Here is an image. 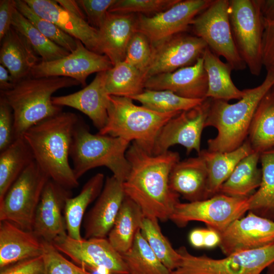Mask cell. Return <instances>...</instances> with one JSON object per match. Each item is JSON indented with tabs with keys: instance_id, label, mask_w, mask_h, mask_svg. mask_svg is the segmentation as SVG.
<instances>
[{
	"instance_id": "obj_1",
	"label": "cell",
	"mask_w": 274,
	"mask_h": 274,
	"mask_svg": "<svg viewBox=\"0 0 274 274\" xmlns=\"http://www.w3.org/2000/svg\"><path fill=\"white\" fill-rule=\"evenodd\" d=\"M126 156L130 170L123 182L125 195L139 206L145 217L169 220L180 202V196L169 186L170 170L180 161L179 153L168 150L154 155L132 142Z\"/></svg>"
},
{
	"instance_id": "obj_2",
	"label": "cell",
	"mask_w": 274,
	"mask_h": 274,
	"mask_svg": "<svg viewBox=\"0 0 274 274\" xmlns=\"http://www.w3.org/2000/svg\"><path fill=\"white\" fill-rule=\"evenodd\" d=\"M79 118L75 113L61 111L30 127L23 135L41 168L50 179L70 190L79 185L68 157Z\"/></svg>"
},
{
	"instance_id": "obj_3",
	"label": "cell",
	"mask_w": 274,
	"mask_h": 274,
	"mask_svg": "<svg viewBox=\"0 0 274 274\" xmlns=\"http://www.w3.org/2000/svg\"><path fill=\"white\" fill-rule=\"evenodd\" d=\"M265 78L259 86L245 89V95L237 102L211 99L206 127L217 130V135L208 140L210 151L229 152L246 141L252 120L262 98L274 85V67L266 69Z\"/></svg>"
},
{
	"instance_id": "obj_4",
	"label": "cell",
	"mask_w": 274,
	"mask_h": 274,
	"mask_svg": "<svg viewBox=\"0 0 274 274\" xmlns=\"http://www.w3.org/2000/svg\"><path fill=\"white\" fill-rule=\"evenodd\" d=\"M80 84L67 77L29 76L11 89L1 92L13 110L15 139L23 136L30 127L61 112V107L52 102L55 92Z\"/></svg>"
},
{
	"instance_id": "obj_5",
	"label": "cell",
	"mask_w": 274,
	"mask_h": 274,
	"mask_svg": "<svg viewBox=\"0 0 274 274\" xmlns=\"http://www.w3.org/2000/svg\"><path fill=\"white\" fill-rule=\"evenodd\" d=\"M130 144L120 138L91 133L88 125L79 118L74 130L70 153L75 177L78 180L88 170L105 166L124 182L130 170L126 156Z\"/></svg>"
},
{
	"instance_id": "obj_6",
	"label": "cell",
	"mask_w": 274,
	"mask_h": 274,
	"mask_svg": "<svg viewBox=\"0 0 274 274\" xmlns=\"http://www.w3.org/2000/svg\"><path fill=\"white\" fill-rule=\"evenodd\" d=\"M108 119L98 133L135 142L152 154L162 127L180 112L161 113L133 102L128 97L109 95Z\"/></svg>"
},
{
	"instance_id": "obj_7",
	"label": "cell",
	"mask_w": 274,
	"mask_h": 274,
	"mask_svg": "<svg viewBox=\"0 0 274 274\" xmlns=\"http://www.w3.org/2000/svg\"><path fill=\"white\" fill-rule=\"evenodd\" d=\"M177 250L180 255L179 264L170 274H260L274 262V242L221 259L192 255L184 246Z\"/></svg>"
},
{
	"instance_id": "obj_8",
	"label": "cell",
	"mask_w": 274,
	"mask_h": 274,
	"mask_svg": "<svg viewBox=\"0 0 274 274\" xmlns=\"http://www.w3.org/2000/svg\"><path fill=\"white\" fill-rule=\"evenodd\" d=\"M229 18L239 54L251 74L259 76L264 26L258 0H229Z\"/></svg>"
},
{
	"instance_id": "obj_9",
	"label": "cell",
	"mask_w": 274,
	"mask_h": 274,
	"mask_svg": "<svg viewBox=\"0 0 274 274\" xmlns=\"http://www.w3.org/2000/svg\"><path fill=\"white\" fill-rule=\"evenodd\" d=\"M49 179L34 160L0 202V221H8L24 230L32 231L35 212Z\"/></svg>"
},
{
	"instance_id": "obj_10",
	"label": "cell",
	"mask_w": 274,
	"mask_h": 274,
	"mask_svg": "<svg viewBox=\"0 0 274 274\" xmlns=\"http://www.w3.org/2000/svg\"><path fill=\"white\" fill-rule=\"evenodd\" d=\"M190 28L194 35L203 40L213 53L225 59L233 70L242 71L247 67L232 34L229 0H213L195 17Z\"/></svg>"
},
{
	"instance_id": "obj_11",
	"label": "cell",
	"mask_w": 274,
	"mask_h": 274,
	"mask_svg": "<svg viewBox=\"0 0 274 274\" xmlns=\"http://www.w3.org/2000/svg\"><path fill=\"white\" fill-rule=\"evenodd\" d=\"M249 211L248 197L218 193L201 200L179 202L169 220L179 227H184L191 221L202 222L221 233Z\"/></svg>"
},
{
	"instance_id": "obj_12",
	"label": "cell",
	"mask_w": 274,
	"mask_h": 274,
	"mask_svg": "<svg viewBox=\"0 0 274 274\" xmlns=\"http://www.w3.org/2000/svg\"><path fill=\"white\" fill-rule=\"evenodd\" d=\"M52 243L60 253L86 269L98 274H129L121 254L108 238L77 240L66 233L57 237Z\"/></svg>"
},
{
	"instance_id": "obj_13",
	"label": "cell",
	"mask_w": 274,
	"mask_h": 274,
	"mask_svg": "<svg viewBox=\"0 0 274 274\" xmlns=\"http://www.w3.org/2000/svg\"><path fill=\"white\" fill-rule=\"evenodd\" d=\"M211 100L206 98L200 105L181 112L168 120L158 133L152 154H160L168 151L170 147L180 145L185 148L187 154L193 150L199 154Z\"/></svg>"
},
{
	"instance_id": "obj_14",
	"label": "cell",
	"mask_w": 274,
	"mask_h": 274,
	"mask_svg": "<svg viewBox=\"0 0 274 274\" xmlns=\"http://www.w3.org/2000/svg\"><path fill=\"white\" fill-rule=\"evenodd\" d=\"M213 0H179L168 9L154 15L139 14L136 31L145 35L151 46L177 34L186 32L199 13Z\"/></svg>"
},
{
	"instance_id": "obj_15",
	"label": "cell",
	"mask_w": 274,
	"mask_h": 274,
	"mask_svg": "<svg viewBox=\"0 0 274 274\" xmlns=\"http://www.w3.org/2000/svg\"><path fill=\"white\" fill-rule=\"evenodd\" d=\"M207 47L203 40L186 32L152 46L150 62L144 73L145 79L193 65L202 57Z\"/></svg>"
},
{
	"instance_id": "obj_16",
	"label": "cell",
	"mask_w": 274,
	"mask_h": 274,
	"mask_svg": "<svg viewBox=\"0 0 274 274\" xmlns=\"http://www.w3.org/2000/svg\"><path fill=\"white\" fill-rule=\"evenodd\" d=\"M113 66L107 56L90 51L77 40V47L74 51L57 60L40 61L32 68L30 76L67 77L85 86L86 79L90 74L108 71Z\"/></svg>"
},
{
	"instance_id": "obj_17",
	"label": "cell",
	"mask_w": 274,
	"mask_h": 274,
	"mask_svg": "<svg viewBox=\"0 0 274 274\" xmlns=\"http://www.w3.org/2000/svg\"><path fill=\"white\" fill-rule=\"evenodd\" d=\"M71 190L51 179L45 185L35 212L32 230L41 239L52 243L57 237L67 233L64 210L67 198L72 196Z\"/></svg>"
},
{
	"instance_id": "obj_18",
	"label": "cell",
	"mask_w": 274,
	"mask_h": 274,
	"mask_svg": "<svg viewBox=\"0 0 274 274\" xmlns=\"http://www.w3.org/2000/svg\"><path fill=\"white\" fill-rule=\"evenodd\" d=\"M219 245L226 255L260 248L274 242V221L249 211L220 233Z\"/></svg>"
},
{
	"instance_id": "obj_19",
	"label": "cell",
	"mask_w": 274,
	"mask_h": 274,
	"mask_svg": "<svg viewBox=\"0 0 274 274\" xmlns=\"http://www.w3.org/2000/svg\"><path fill=\"white\" fill-rule=\"evenodd\" d=\"M125 197L123 182L107 177L102 190L83 221L84 238H106Z\"/></svg>"
},
{
	"instance_id": "obj_20",
	"label": "cell",
	"mask_w": 274,
	"mask_h": 274,
	"mask_svg": "<svg viewBox=\"0 0 274 274\" xmlns=\"http://www.w3.org/2000/svg\"><path fill=\"white\" fill-rule=\"evenodd\" d=\"M208 87L202 57L192 65L150 77L144 83L145 89L169 90L181 97L196 99L207 98Z\"/></svg>"
},
{
	"instance_id": "obj_21",
	"label": "cell",
	"mask_w": 274,
	"mask_h": 274,
	"mask_svg": "<svg viewBox=\"0 0 274 274\" xmlns=\"http://www.w3.org/2000/svg\"><path fill=\"white\" fill-rule=\"evenodd\" d=\"M38 15L57 25L90 51L101 54L98 30L53 0H24Z\"/></svg>"
},
{
	"instance_id": "obj_22",
	"label": "cell",
	"mask_w": 274,
	"mask_h": 274,
	"mask_svg": "<svg viewBox=\"0 0 274 274\" xmlns=\"http://www.w3.org/2000/svg\"><path fill=\"white\" fill-rule=\"evenodd\" d=\"M106 71L97 73L93 81L82 89L65 95L53 96L57 106L74 108L87 115L99 130L108 119L109 95L105 88Z\"/></svg>"
},
{
	"instance_id": "obj_23",
	"label": "cell",
	"mask_w": 274,
	"mask_h": 274,
	"mask_svg": "<svg viewBox=\"0 0 274 274\" xmlns=\"http://www.w3.org/2000/svg\"><path fill=\"white\" fill-rule=\"evenodd\" d=\"M42 241L32 231L6 220L0 222V268L42 256Z\"/></svg>"
},
{
	"instance_id": "obj_24",
	"label": "cell",
	"mask_w": 274,
	"mask_h": 274,
	"mask_svg": "<svg viewBox=\"0 0 274 274\" xmlns=\"http://www.w3.org/2000/svg\"><path fill=\"white\" fill-rule=\"evenodd\" d=\"M136 18L133 14L108 12L98 29L100 53L113 66L124 60L127 45L136 31Z\"/></svg>"
},
{
	"instance_id": "obj_25",
	"label": "cell",
	"mask_w": 274,
	"mask_h": 274,
	"mask_svg": "<svg viewBox=\"0 0 274 274\" xmlns=\"http://www.w3.org/2000/svg\"><path fill=\"white\" fill-rule=\"evenodd\" d=\"M207 166L199 154L174 164L169 176V186L174 193L193 202L207 199Z\"/></svg>"
},
{
	"instance_id": "obj_26",
	"label": "cell",
	"mask_w": 274,
	"mask_h": 274,
	"mask_svg": "<svg viewBox=\"0 0 274 274\" xmlns=\"http://www.w3.org/2000/svg\"><path fill=\"white\" fill-rule=\"evenodd\" d=\"M0 63L14 84L29 77L41 59L25 38L12 26L1 41Z\"/></svg>"
},
{
	"instance_id": "obj_27",
	"label": "cell",
	"mask_w": 274,
	"mask_h": 274,
	"mask_svg": "<svg viewBox=\"0 0 274 274\" xmlns=\"http://www.w3.org/2000/svg\"><path fill=\"white\" fill-rule=\"evenodd\" d=\"M252 150L246 141L238 148L229 152L201 151L207 168L208 181L206 198L218 193L221 186L230 176L237 164Z\"/></svg>"
},
{
	"instance_id": "obj_28",
	"label": "cell",
	"mask_w": 274,
	"mask_h": 274,
	"mask_svg": "<svg viewBox=\"0 0 274 274\" xmlns=\"http://www.w3.org/2000/svg\"><path fill=\"white\" fill-rule=\"evenodd\" d=\"M203 65L208 76L207 98L228 101L240 99L245 95V89L239 90L233 82L231 65L223 62L208 47L202 56Z\"/></svg>"
},
{
	"instance_id": "obj_29",
	"label": "cell",
	"mask_w": 274,
	"mask_h": 274,
	"mask_svg": "<svg viewBox=\"0 0 274 274\" xmlns=\"http://www.w3.org/2000/svg\"><path fill=\"white\" fill-rule=\"evenodd\" d=\"M105 176L97 173L84 184L79 194L67 198L64 216L66 232L70 237L81 240V227L85 211L88 206L100 194L105 184Z\"/></svg>"
},
{
	"instance_id": "obj_30",
	"label": "cell",
	"mask_w": 274,
	"mask_h": 274,
	"mask_svg": "<svg viewBox=\"0 0 274 274\" xmlns=\"http://www.w3.org/2000/svg\"><path fill=\"white\" fill-rule=\"evenodd\" d=\"M145 216L139 206L125 195L108 239L121 255L131 247Z\"/></svg>"
},
{
	"instance_id": "obj_31",
	"label": "cell",
	"mask_w": 274,
	"mask_h": 274,
	"mask_svg": "<svg viewBox=\"0 0 274 274\" xmlns=\"http://www.w3.org/2000/svg\"><path fill=\"white\" fill-rule=\"evenodd\" d=\"M260 155L253 151L241 160L221 186L218 193L241 198L251 196L261 182V169L258 167Z\"/></svg>"
},
{
	"instance_id": "obj_32",
	"label": "cell",
	"mask_w": 274,
	"mask_h": 274,
	"mask_svg": "<svg viewBox=\"0 0 274 274\" xmlns=\"http://www.w3.org/2000/svg\"><path fill=\"white\" fill-rule=\"evenodd\" d=\"M34 160L32 152L23 136L0 153V202L25 168Z\"/></svg>"
},
{
	"instance_id": "obj_33",
	"label": "cell",
	"mask_w": 274,
	"mask_h": 274,
	"mask_svg": "<svg viewBox=\"0 0 274 274\" xmlns=\"http://www.w3.org/2000/svg\"><path fill=\"white\" fill-rule=\"evenodd\" d=\"M247 140L252 150L260 154L274 149V95L270 91L255 111Z\"/></svg>"
},
{
	"instance_id": "obj_34",
	"label": "cell",
	"mask_w": 274,
	"mask_h": 274,
	"mask_svg": "<svg viewBox=\"0 0 274 274\" xmlns=\"http://www.w3.org/2000/svg\"><path fill=\"white\" fill-rule=\"evenodd\" d=\"M261 180L248 197L249 211L274 221V149L260 153Z\"/></svg>"
},
{
	"instance_id": "obj_35",
	"label": "cell",
	"mask_w": 274,
	"mask_h": 274,
	"mask_svg": "<svg viewBox=\"0 0 274 274\" xmlns=\"http://www.w3.org/2000/svg\"><path fill=\"white\" fill-rule=\"evenodd\" d=\"M143 73L124 61L106 71L105 88L109 95L130 97L145 89Z\"/></svg>"
},
{
	"instance_id": "obj_36",
	"label": "cell",
	"mask_w": 274,
	"mask_h": 274,
	"mask_svg": "<svg viewBox=\"0 0 274 274\" xmlns=\"http://www.w3.org/2000/svg\"><path fill=\"white\" fill-rule=\"evenodd\" d=\"M129 274H170L152 250L139 230L131 248L121 255Z\"/></svg>"
},
{
	"instance_id": "obj_37",
	"label": "cell",
	"mask_w": 274,
	"mask_h": 274,
	"mask_svg": "<svg viewBox=\"0 0 274 274\" xmlns=\"http://www.w3.org/2000/svg\"><path fill=\"white\" fill-rule=\"evenodd\" d=\"M12 26L25 38L41 61L57 60L70 53L44 36L17 9L13 14Z\"/></svg>"
},
{
	"instance_id": "obj_38",
	"label": "cell",
	"mask_w": 274,
	"mask_h": 274,
	"mask_svg": "<svg viewBox=\"0 0 274 274\" xmlns=\"http://www.w3.org/2000/svg\"><path fill=\"white\" fill-rule=\"evenodd\" d=\"M142 106L154 111L168 113L181 112L200 105L204 99L181 97L169 90L144 89L141 93L129 97Z\"/></svg>"
},
{
	"instance_id": "obj_39",
	"label": "cell",
	"mask_w": 274,
	"mask_h": 274,
	"mask_svg": "<svg viewBox=\"0 0 274 274\" xmlns=\"http://www.w3.org/2000/svg\"><path fill=\"white\" fill-rule=\"evenodd\" d=\"M158 221L155 217H145L141 233L158 258L172 271L178 266L180 255L163 234Z\"/></svg>"
},
{
	"instance_id": "obj_40",
	"label": "cell",
	"mask_w": 274,
	"mask_h": 274,
	"mask_svg": "<svg viewBox=\"0 0 274 274\" xmlns=\"http://www.w3.org/2000/svg\"><path fill=\"white\" fill-rule=\"evenodd\" d=\"M15 3L17 10L46 38L70 53L76 49L77 39L63 31L53 22L38 15L24 0H16Z\"/></svg>"
},
{
	"instance_id": "obj_41",
	"label": "cell",
	"mask_w": 274,
	"mask_h": 274,
	"mask_svg": "<svg viewBox=\"0 0 274 274\" xmlns=\"http://www.w3.org/2000/svg\"><path fill=\"white\" fill-rule=\"evenodd\" d=\"M179 0H116L108 12L141 14L148 16L164 11Z\"/></svg>"
},
{
	"instance_id": "obj_42",
	"label": "cell",
	"mask_w": 274,
	"mask_h": 274,
	"mask_svg": "<svg viewBox=\"0 0 274 274\" xmlns=\"http://www.w3.org/2000/svg\"><path fill=\"white\" fill-rule=\"evenodd\" d=\"M42 241L45 274H92L66 259L52 243Z\"/></svg>"
},
{
	"instance_id": "obj_43",
	"label": "cell",
	"mask_w": 274,
	"mask_h": 274,
	"mask_svg": "<svg viewBox=\"0 0 274 274\" xmlns=\"http://www.w3.org/2000/svg\"><path fill=\"white\" fill-rule=\"evenodd\" d=\"M152 46L148 37L136 31L131 38L126 49L124 61L145 73L150 62Z\"/></svg>"
},
{
	"instance_id": "obj_44",
	"label": "cell",
	"mask_w": 274,
	"mask_h": 274,
	"mask_svg": "<svg viewBox=\"0 0 274 274\" xmlns=\"http://www.w3.org/2000/svg\"><path fill=\"white\" fill-rule=\"evenodd\" d=\"M116 0H78L88 23L98 30L103 24L108 11Z\"/></svg>"
},
{
	"instance_id": "obj_45",
	"label": "cell",
	"mask_w": 274,
	"mask_h": 274,
	"mask_svg": "<svg viewBox=\"0 0 274 274\" xmlns=\"http://www.w3.org/2000/svg\"><path fill=\"white\" fill-rule=\"evenodd\" d=\"M13 110L5 98L0 96V152L15 141Z\"/></svg>"
},
{
	"instance_id": "obj_46",
	"label": "cell",
	"mask_w": 274,
	"mask_h": 274,
	"mask_svg": "<svg viewBox=\"0 0 274 274\" xmlns=\"http://www.w3.org/2000/svg\"><path fill=\"white\" fill-rule=\"evenodd\" d=\"M0 274H45L43 256L26 259L1 269Z\"/></svg>"
},
{
	"instance_id": "obj_47",
	"label": "cell",
	"mask_w": 274,
	"mask_h": 274,
	"mask_svg": "<svg viewBox=\"0 0 274 274\" xmlns=\"http://www.w3.org/2000/svg\"><path fill=\"white\" fill-rule=\"evenodd\" d=\"M262 61L266 69L274 67V21L263 23Z\"/></svg>"
},
{
	"instance_id": "obj_48",
	"label": "cell",
	"mask_w": 274,
	"mask_h": 274,
	"mask_svg": "<svg viewBox=\"0 0 274 274\" xmlns=\"http://www.w3.org/2000/svg\"><path fill=\"white\" fill-rule=\"evenodd\" d=\"M16 9L15 1H0V41L11 28L13 16Z\"/></svg>"
},
{
	"instance_id": "obj_49",
	"label": "cell",
	"mask_w": 274,
	"mask_h": 274,
	"mask_svg": "<svg viewBox=\"0 0 274 274\" xmlns=\"http://www.w3.org/2000/svg\"><path fill=\"white\" fill-rule=\"evenodd\" d=\"M263 23L274 21V0H258Z\"/></svg>"
},
{
	"instance_id": "obj_50",
	"label": "cell",
	"mask_w": 274,
	"mask_h": 274,
	"mask_svg": "<svg viewBox=\"0 0 274 274\" xmlns=\"http://www.w3.org/2000/svg\"><path fill=\"white\" fill-rule=\"evenodd\" d=\"M57 3L64 9L77 15L81 18L87 20L86 16L79 5L77 1L56 0Z\"/></svg>"
},
{
	"instance_id": "obj_51",
	"label": "cell",
	"mask_w": 274,
	"mask_h": 274,
	"mask_svg": "<svg viewBox=\"0 0 274 274\" xmlns=\"http://www.w3.org/2000/svg\"><path fill=\"white\" fill-rule=\"evenodd\" d=\"M220 241L219 232L209 227L204 229V248H212L219 246Z\"/></svg>"
},
{
	"instance_id": "obj_52",
	"label": "cell",
	"mask_w": 274,
	"mask_h": 274,
	"mask_svg": "<svg viewBox=\"0 0 274 274\" xmlns=\"http://www.w3.org/2000/svg\"><path fill=\"white\" fill-rule=\"evenodd\" d=\"M204 228L194 229L189 234V241L190 244L196 248H204Z\"/></svg>"
},
{
	"instance_id": "obj_53",
	"label": "cell",
	"mask_w": 274,
	"mask_h": 274,
	"mask_svg": "<svg viewBox=\"0 0 274 274\" xmlns=\"http://www.w3.org/2000/svg\"><path fill=\"white\" fill-rule=\"evenodd\" d=\"M8 70L3 65H0V89L1 92L5 91L12 88L15 84L12 78L9 74Z\"/></svg>"
},
{
	"instance_id": "obj_54",
	"label": "cell",
	"mask_w": 274,
	"mask_h": 274,
	"mask_svg": "<svg viewBox=\"0 0 274 274\" xmlns=\"http://www.w3.org/2000/svg\"><path fill=\"white\" fill-rule=\"evenodd\" d=\"M266 269V274H274V262L270 265Z\"/></svg>"
},
{
	"instance_id": "obj_55",
	"label": "cell",
	"mask_w": 274,
	"mask_h": 274,
	"mask_svg": "<svg viewBox=\"0 0 274 274\" xmlns=\"http://www.w3.org/2000/svg\"><path fill=\"white\" fill-rule=\"evenodd\" d=\"M270 92L273 95H274V85L273 86V87H272L271 88V89H270Z\"/></svg>"
},
{
	"instance_id": "obj_56",
	"label": "cell",
	"mask_w": 274,
	"mask_h": 274,
	"mask_svg": "<svg viewBox=\"0 0 274 274\" xmlns=\"http://www.w3.org/2000/svg\"><path fill=\"white\" fill-rule=\"evenodd\" d=\"M124 274H129V273H124Z\"/></svg>"
}]
</instances>
